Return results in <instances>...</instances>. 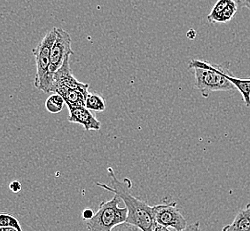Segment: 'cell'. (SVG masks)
Listing matches in <instances>:
<instances>
[{
  "mask_svg": "<svg viewBox=\"0 0 250 231\" xmlns=\"http://www.w3.org/2000/svg\"><path fill=\"white\" fill-rule=\"evenodd\" d=\"M9 188L12 192L18 193L21 190L22 186H21V183H20L19 181H13L9 184Z\"/></svg>",
  "mask_w": 250,
  "mask_h": 231,
  "instance_id": "2e32d148",
  "label": "cell"
},
{
  "mask_svg": "<svg viewBox=\"0 0 250 231\" xmlns=\"http://www.w3.org/2000/svg\"><path fill=\"white\" fill-rule=\"evenodd\" d=\"M68 111L69 123L83 125L86 131H98L101 129V122L97 119L92 111L87 109L86 107H68Z\"/></svg>",
  "mask_w": 250,
  "mask_h": 231,
  "instance_id": "9c48e42d",
  "label": "cell"
},
{
  "mask_svg": "<svg viewBox=\"0 0 250 231\" xmlns=\"http://www.w3.org/2000/svg\"><path fill=\"white\" fill-rule=\"evenodd\" d=\"M238 7L235 0H217L208 15V21L210 23H226L235 16Z\"/></svg>",
  "mask_w": 250,
  "mask_h": 231,
  "instance_id": "ba28073f",
  "label": "cell"
},
{
  "mask_svg": "<svg viewBox=\"0 0 250 231\" xmlns=\"http://www.w3.org/2000/svg\"><path fill=\"white\" fill-rule=\"evenodd\" d=\"M6 227H12L15 229L21 228L19 221L15 216L11 215L9 213L2 212L0 213V229L6 228Z\"/></svg>",
  "mask_w": 250,
  "mask_h": 231,
  "instance_id": "5bb4252c",
  "label": "cell"
},
{
  "mask_svg": "<svg viewBox=\"0 0 250 231\" xmlns=\"http://www.w3.org/2000/svg\"><path fill=\"white\" fill-rule=\"evenodd\" d=\"M107 172L110 176L112 187L101 183H96L97 186L114 193L125 203L128 209L126 222L133 224L142 231H154L156 222L153 213V207L136 198L129 191L131 188L130 180L128 184H126V180L121 182L117 179L113 169H107Z\"/></svg>",
  "mask_w": 250,
  "mask_h": 231,
  "instance_id": "6da1fadb",
  "label": "cell"
},
{
  "mask_svg": "<svg viewBox=\"0 0 250 231\" xmlns=\"http://www.w3.org/2000/svg\"><path fill=\"white\" fill-rule=\"evenodd\" d=\"M71 46L72 39L69 33L62 28H56V39L51 50L48 73L39 90L45 93L51 92L54 74L62 66L65 59L74 54Z\"/></svg>",
  "mask_w": 250,
  "mask_h": 231,
  "instance_id": "5b68a950",
  "label": "cell"
},
{
  "mask_svg": "<svg viewBox=\"0 0 250 231\" xmlns=\"http://www.w3.org/2000/svg\"><path fill=\"white\" fill-rule=\"evenodd\" d=\"M121 199L115 195L114 198L103 201L99 206V210L91 220L86 221V226L89 231H111L113 228L123 222H126L128 209L119 207Z\"/></svg>",
  "mask_w": 250,
  "mask_h": 231,
  "instance_id": "277c9868",
  "label": "cell"
},
{
  "mask_svg": "<svg viewBox=\"0 0 250 231\" xmlns=\"http://www.w3.org/2000/svg\"><path fill=\"white\" fill-rule=\"evenodd\" d=\"M188 67L193 69L195 87L203 98H208L215 92L231 91L235 89L229 79L231 75L229 63L215 64L194 59L189 63Z\"/></svg>",
  "mask_w": 250,
  "mask_h": 231,
  "instance_id": "7a4b0ae2",
  "label": "cell"
},
{
  "mask_svg": "<svg viewBox=\"0 0 250 231\" xmlns=\"http://www.w3.org/2000/svg\"><path fill=\"white\" fill-rule=\"evenodd\" d=\"M182 231H200V222L192 223L189 226H187Z\"/></svg>",
  "mask_w": 250,
  "mask_h": 231,
  "instance_id": "ac0fdd59",
  "label": "cell"
},
{
  "mask_svg": "<svg viewBox=\"0 0 250 231\" xmlns=\"http://www.w3.org/2000/svg\"><path fill=\"white\" fill-rule=\"evenodd\" d=\"M0 231H1V230H0Z\"/></svg>",
  "mask_w": 250,
  "mask_h": 231,
  "instance_id": "44dd1931",
  "label": "cell"
},
{
  "mask_svg": "<svg viewBox=\"0 0 250 231\" xmlns=\"http://www.w3.org/2000/svg\"><path fill=\"white\" fill-rule=\"evenodd\" d=\"M93 215H94V212H93L92 209H89V208L84 209L82 212V218L85 222L91 220L92 217H93Z\"/></svg>",
  "mask_w": 250,
  "mask_h": 231,
  "instance_id": "e0dca14e",
  "label": "cell"
},
{
  "mask_svg": "<svg viewBox=\"0 0 250 231\" xmlns=\"http://www.w3.org/2000/svg\"><path fill=\"white\" fill-rule=\"evenodd\" d=\"M229 79L233 84L236 89H238L241 92L245 106L250 108V77L248 78H238L233 77L231 74Z\"/></svg>",
  "mask_w": 250,
  "mask_h": 231,
  "instance_id": "8fae6325",
  "label": "cell"
},
{
  "mask_svg": "<svg viewBox=\"0 0 250 231\" xmlns=\"http://www.w3.org/2000/svg\"><path fill=\"white\" fill-rule=\"evenodd\" d=\"M222 231H250V203L240 210L233 222L224 227Z\"/></svg>",
  "mask_w": 250,
  "mask_h": 231,
  "instance_id": "30bf717a",
  "label": "cell"
},
{
  "mask_svg": "<svg viewBox=\"0 0 250 231\" xmlns=\"http://www.w3.org/2000/svg\"><path fill=\"white\" fill-rule=\"evenodd\" d=\"M85 107L90 111L101 112L106 110V101L95 92H89L85 101Z\"/></svg>",
  "mask_w": 250,
  "mask_h": 231,
  "instance_id": "7c38bea8",
  "label": "cell"
},
{
  "mask_svg": "<svg viewBox=\"0 0 250 231\" xmlns=\"http://www.w3.org/2000/svg\"><path fill=\"white\" fill-rule=\"evenodd\" d=\"M154 220L159 225L171 229L175 231H182L187 224V220L177 207V202L157 205L153 207Z\"/></svg>",
  "mask_w": 250,
  "mask_h": 231,
  "instance_id": "52a82bcc",
  "label": "cell"
},
{
  "mask_svg": "<svg viewBox=\"0 0 250 231\" xmlns=\"http://www.w3.org/2000/svg\"><path fill=\"white\" fill-rule=\"evenodd\" d=\"M111 231H140V229L133 224L125 222L113 228V230Z\"/></svg>",
  "mask_w": 250,
  "mask_h": 231,
  "instance_id": "9a60e30c",
  "label": "cell"
},
{
  "mask_svg": "<svg viewBox=\"0 0 250 231\" xmlns=\"http://www.w3.org/2000/svg\"><path fill=\"white\" fill-rule=\"evenodd\" d=\"M56 39V28H53L46 34L39 45L32 50L35 56L37 73L34 80V86L36 88L40 89L44 78L48 73L49 64H50V55L53 43Z\"/></svg>",
  "mask_w": 250,
  "mask_h": 231,
  "instance_id": "8992f818",
  "label": "cell"
},
{
  "mask_svg": "<svg viewBox=\"0 0 250 231\" xmlns=\"http://www.w3.org/2000/svg\"><path fill=\"white\" fill-rule=\"evenodd\" d=\"M67 56L62 66L53 76L51 92L62 97L68 107L85 106L87 95L89 93V84L79 82L74 76Z\"/></svg>",
  "mask_w": 250,
  "mask_h": 231,
  "instance_id": "3957f363",
  "label": "cell"
},
{
  "mask_svg": "<svg viewBox=\"0 0 250 231\" xmlns=\"http://www.w3.org/2000/svg\"><path fill=\"white\" fill-rule=\"evenodd\" d=\"M238 5L248 8L250 11V0H238Z\"/></svg>",
  "mask_w": 250,
  "mask_h": 231,
  "instance_id": "d6986e66",
  "label": "cell"
},
{
  "mask_svg": "<svg viewBox=\"0 0 250 231\" xmlns=\"http://www.w3.org/2000/svg\"><path fill=\"white\" fill-rule=\"evenodd\" d=\"M65 101L62 97L59 95L58 93H54L49 97L45 101V108L46 110L53 114H57L62 111L63 107L65 105Z\"/></svg>",
  "mask_w": 250,
  "mask_h": 231,
  "instance_id": "4fadbf2b",
  "label": "cell"
},
{
  "mask_svg": "<svg viewBox=\"0 0 250 231\" xmlns=\"http://www.w3.org/2000/svg\"><path fill=\"white\" fill-rule=\"evenodd\" d=\"M187 36H188V39H194L195 36H196V31L194 29H190L187 33Z\"/></svg>",
  "mask_w": 250,
  "mask_h": 231,
  "instance_id": "ffe728a7",
  "label": "cell"
}]
</instances>
